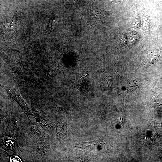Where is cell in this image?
I'll use <instances>...</instances> for the list:
<instances>
[{"mask_svg": "<svg viewBox=\"0 0 162 162\" xmlns=\"http://www.w3.org/2000/svg\"><path fill=\"white\" fill-rule=\"evenodd\" d=\"M110 11H105L99 8L92 2V9L89 13L86 27L98 24H105L112 16Z\"/></svg>", "mask_w": 162, "mask_h": 162, "instance_id": "cell-1", "label": "cell"}, {"mask_svg": "<svg viewBox=\"0 0 162 162\" xmlns=\"http://www.w3.org/2000/svg\"><path fill=\"white\" fill-rule=\"evenodd\" d=\"M11 162H22L20 159L17 156H12L10 158Z\"/></svg>", "mask_w": 162, "mask_h": 162, "instance_id": "cell-2", "label": "cell"}, {"mask_svg": "<svg viewBox=\"0 0 162 162\" xmlns=\"http://www.w3.org/2000/svg\"><path fill=\"white\" fill-rule=\"evenodd\" d=\"M74 2H76L78 4L81 5L83 4V2L81 0H73Z\"/></svg>", "mask_w": 162, "mask_h": 162, "instance_id": "cell-3", "label": "cell"}, {"mask_svg": "<svg viewBox=\"0 0 162 162\" xmlns=\"http://www.w3.org/2000/svg\"><path fill=\"white\" fill-rule=\"evenodd\" d=\"M6 144L8 146H10L12 144V142L10 140H8L6 141Z\"/></svg>", "mask_w": 162, "mask_h": 162, "instance_id": "cell-4", "label": "cell"}]
</instances>
